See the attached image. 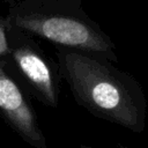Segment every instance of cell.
<instances>
[{
    "mask_svg": "<svg viewBox=\"0 0 148 148\" xmlns=\"http://www.w3.org/2000/svg\"><path fill=\"white\" fill-rule=\"evenodd\" d=\"M22 31L47 39L65 49L106 56L116 60L111 40L90 22L58 14H22L12 20Z\"/></svg>",
    "mask_w": 148,
    "mask_h": 148,
    "instance_id": "cell-2",
    "label": "cell"
},
{
    "mask_svg": "<svg viewBox=\"0 0 148 148\" xmlns=\"http://www.w3.org/2000/svg\"><path fill=\"white\" fill-rule=\"evenodd\" d=\"M0 114L8 125L35 148H47L34 110L0 61Z\"/></svg>",
    "mask_w": 148,
    "mask_h": 148,
    "instance_id": "cell-3",
    "label": "cell"
},
{
    "mask_svg": "<svg viewBox=\"0 0 148 148\" xmlns=\"http://www.w3.org/2000/svg\"><path fill=\"white\" fill-rule=\"evenodd\" d=\"M96 56L65 47L58 51L60 72L75 101L98 118L142 132L147 103L140 86Z\"/></svg>",
    "mask_w": 148,
    "mask_h": 148,
    "instance_id": "cell-1",
    "label": "cell"
},
{
    "mask_svg": "<svg viewBox=\"0 0 148 148\" xmlns=\"http://www.w3.org/2000/svg\"><path fill=\"white\" fill-rule=\"evenodd\" d=\"M9 54L39 99L44 104L56 108L58 105V82L45 57L28 43L13 45Z\"/></svg>",
    "mask_w": 148,
    "mask_h": 148,
    "instance_id": "cell-4",
    "label": "cell"
},
{
    "mask_svg": "<svg viewBox=\"0 0 148 148\" xmlns=\"http://www.w3.org/2000/svg\"><path fill=\"white\" fill-rule=\"evenodd\" d=\"M6 24L2 20H0V57L2 56H8L10 45L8 43L7 34H6Z\"/></svg>",
    "mask_w": 148,
    "mask_h": 148,
    "instance_id": "cell-5",
    "label": "cell"
},
{
    "mask_svg": "<svg viewBox=\"0 0 148 148\" xmlns=\"http://www.w3.org/2000/svg\"><path fill=\"white\" fill-rule=\"evenodd\" d=\"M79 148H92V147H89V146H83V145H81Z\"/></svg>",
    "mask_w": 148,
    "mask_h": 148,
    "instance_id": "cell-6",
    "label": "cell"
}]
</instances>
